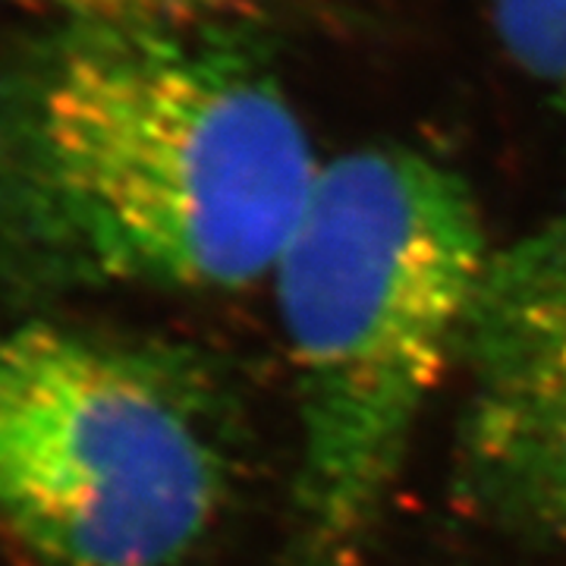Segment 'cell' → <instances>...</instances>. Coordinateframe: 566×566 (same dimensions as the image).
Returning a JSON list of instances; mask_svg holds the SVG:
<instances>
[{"instance_id": "cell-1", "label": "cell", "mask_w": 566, "mask_h": 566, "mask_svg": "<svg viewBox=\"0 0 566 566\" xmlns=\"http://www.w3.org/2000/svg\"><path fill=\"white\" fill-rule=\"evenodd\" d=\"M322 167L233 29L66 20L0 63V281L22 300L243 290Z\"/></svg>"}, {"instance_id": "cell-2", "label": "cell", "mask_w": 566, "mask_h": 566, "mask_svg": "<svg viewBox=\"0 0 566 566\" xmlns=\"http://www.w3.org/2000/svg\"><path fill=\"white\" fill-rule=\"evenodd\" d=\"M494 252L465 180L412 148L327 161L271 271L296 472L274 566H363Z\"/></svg>"}, {"instance_id": "cell-3", "label": "cell", "mask_w": 566, "mask_h": 566, "mask_svg": "<svg viewBox=\"0 0 566 566\" xmlns=\"http://www.w3.org/2000/svg\"><path fill=\"white\" fill-rule=\"evenodd\" d=\"M240 475L189 349L32 318L0 334V520L44 566H182Z\"/></svg>"}, {"instance_id": "cell-4", "label": "cell", "mask_w": 566, "mask_h": 566, "mask_svg": "<svg viewBox=\"0 0 566 566\" xmlns=\"http://www.w3.org/2000/svg\"><path fill=\"white\" fill-rule=\"evenodd\" d=\"M457 371V504L510 538L566 545V208L494 245Z\"/></svg>"}, {"instance_id": "cell-5", "label": "cell", "mask_w": 566, "mask_h": 566, "mask_svg": "<svg viewBox=\"0 0 566 566\" xmlns=\"http://www.w3.org/2000/svg\"><path fill=\"white\" fill-rule=\"evenodd\" d=\"M510 61L566 117V0H491Z\"/></svg>"}, {"instance_id": "cell-6", "label": "cell", "mask_w": 566, "mask_h": 566, "mask_svg": "<svg viewBox=\"0 0 566 566\" xmlns=\"http://www.w3.org/2000/svg\"><path fill=\"white\" fill-rule=\"evenodd\" d=\"M70 20L114 25H180L237 29L252 17L255 0H51Z\"/></svg>"}]
</instances>
